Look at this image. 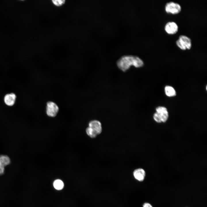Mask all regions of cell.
<instances>
[{
	"label": "cell",
	"mask_w": 207,
	"mask_h": 207,
	"mask_svg": "<svg viewBox=\"0 0 207 207\" xmlns=\"http://www.w3.org/2000/svg\"><path fill=\"white\" fill-rule=\"evenodd\" d=\"M117 66L121 70L125 72L131 66L139 68L144 65L143 61L137 56L132 55H124L120 57L117 60Z\"/></svg>",
	"instance_id": "6da1fadb"
},
{
	"label": "cell",
	"mask_w": 207,
	"mask_h": 207,
	"mask_svg": "<svg viewBox=\"0 0 207 207\" xmlns=\"http://www.w3.org/2000/svg\"><path fill=\"white\" fill-rule=\"evenodd\" d=\"M176 43L177 46L183 50H189L192 46L191 39L185 35H180L176 41Z\"/></svg>",
	"instance_id": "7a4b0ae2"
},
{
	"label": "cell",
	"mask_w": 207,
	"mask_h": 207,
	"mask_svg": "<svg viewBox=\"0 0 207 207\" xmlns=\"http://www.w3.org/2000/svg\"><path fill=\"white\" fill-rule=\"evenodd\" d=\"M181 7L179 4L173 1H170L166 3L165 6V10L168 14H176L181 11Z\"/></svg>",
	"instance_id": "3957f363"
},
{
	"label": "cell",
	"mask_w": 207,
	"mask_h": 207,
	"mask_svg": "<svg viewBox=\"0 0 207 207\" xmlns=\"http://www.w3.org/2000/svg\"><path fill=\"white\" fill-rule=\"evenodd\" d=\"M59 108L58 106L52 101H48L46 104V112L47 115L51 117H55L57 114Z\"/></svg>",
	"instance_id": "277c9868"
},
{
	"label": "cell",
	"mask_w": 207,
	"mask_h": 207,
	"mask_svg": "<svg viewBox=\"0 0 207 207\" xmlns=\"http://www.w3.org/2000/svg\"><path fill=\"white\" fill-rule=\"evenodd\" d=\"M164 28L165 32L168 34L171 35L176 34L178 30L177 24L172 21L167 22L165 25Z\"/></svg>",
	"instance_id": "5b68a950"
},
{
	"label": "cell",
	"mask_w": 207,
	"mask_h": 207,
	"mask_svg": "<svg viewBox=\"0 0 207 207\" xmlns=\"http://www.w3.org/2000/svg\"><path fill=\"white\" fill-rule=\"evenodd\" d=\"M89 127H90L97 135L100 134L102 132L101 124L98 120H93L90 121L89 123Z\"/></svg>",
	"instance_id": "8992f818"
},
{
	"label": "cell",
	"mask_w": 207,
	"mask_h": 207,
	"mask_svg": "<svg viewBox=\"0 0 207 207\" xmlns=\"http://www.w3.org/2000/svg\"><path fill=\"white\" fill-rule=\"evenodd\" d=\"M156 112L159 114L162 122H165L168 119V113L166 108L163 106H158L156 108Z\"/></svg>",
	"instance_id": "52a82bcc"
},
{
	"label": "cell",
	"mask_w": 207,
	"mask_h": 207,
	"mask_svg": "<svg viewBox=\"0 0 207 207\" xmlns=\"http://www.w3.org/2000/svg\"><path fill=\"white\" fill-rule=\"evenodd\" d=\"M133 174L135 179L139 181L142 182L145 179L146 173L143 169L140 168L135 169L133 172Z\"/></svg>",
	"instance_id": "ba28073f"
},
{
	"label": "cell",
	"mask_w": 207,
	"mask_h": 207,
	"mask_svg": "<svg viewBox=\"0 0 207 207\" xmlns=\"http://www.w3.org/2000/svg\"><path fill=\"white\" fill-rule=\"evenodd\" d=\"M16 95L14 93L6 94L4 98V101L5 103L8 106H13L15 102Z\"/></svg>",
	"instance_id": "9c48e42d"
},
{
	"label": "cell",
	"mask_w": 207,
	"mask_h": 207,
	"mask_svg": "<svg viewBox=\"0 0 207 207\" xmlns=\"http://www.w3.org/2000/svg\"><path fill=\"white\" fill-rule=\"evenodd\" d=\"M166 95L169 97H173L176 95V92L174 88L170 86H166L164 88Z\"/></svg>",
	"instance_id": "30bf717a"
},
{
	"label": "cell",
	"mask_w": 207,
	"mask_h": 207,
	"mask_svg": "<svg viewBox=\"0 0 207 207\" xmlns=\"http://www.w3.org/2000/svg\"><path fill=\"white\" fill-rule=\"evenodd\" d=\"M10 161L9 158L7 156H0V164L4 166L8 165L10 163Z\"/></svg>",
	"instance_id": "8fae6325"
},
{
	"label": "cell",
	"mask_w": 207,
	"mask_h": 207,
	"mask_svg": "<svg viewBox=\"0 0 207 207\" xmlns=\"http://www.w3.org/2000/svg\"><path fill=\"white\" fill-rule=\"evenodd\" d=\"M53 185L55 189L60 190L62 189L63 188L64 184L62 180L60 179H57L54 181Z\"/></svg>",
	"instance_id": "7c38bea8"
},
{
	"label": "cell",
	"mask_w": 207,
	"mask_h": 207,
	"mask_svg": "<svg viewBox=\"0 0 207 207\" xmlns=\"http://www.w3.org/2000/svg\"><path fill=\"white\" fill-rule=\"evenodd\" d=\"M86 131L87 134L91 138H95L97 136V135L89 126L87 128Z\"/></svg>",
	"instance_id": "4fadbf2b"
},
{
	"label": "cell",
	"mask_w": 207,
	"mask_h": 207,
	"mask_svg": "<svg viewBox=\"0 0 207 207\" xmlns=\"http://www.w3.org/2000/svg\"><path fill=\"white\" fill-rule=\"evenodd\" d=\"M53 3L57 6H60L64 4L65 1L64 0H53Z\"/></svg>",
	"instance_id": "5bb4252c"
},
{
	"label": "cell",
	"mask_w": 207,
	"mask_h": 207,
	"mask_svg": "<svg viewBox=\"0 0 207 207\" xmlns=\"http://www.w3.org/2000/svg\"><path fill=\"white\" fill-rule=\"evenodd\" d=\"M154 120L158 123L162 122L160 116L158 113L156 112L154 113L153 116Z\"/></svg>",
	"instance_id": "9a60e30c"
},
{
	"label": "cell",
	"mask_w": 207,
	"mask_h": 207,
	"mask_svg": "<svg viewBox=\"0 0 207 207\" xmlns=\"http://www.w3.org/2000/svg\"><path fill=\"white\" fill-rule=\"evenodd\" d=\"M5 170V166L0 164V175L3 174Z\"/></svg>",
	"instance_id": "2e32d148"
},
{
	"label": "cell",
	"mask_w": 207,
	"mask_h": 207,
	"mask_svg": "<svg viewBox=\"0 0 207 207\" xmlns=\"http://www.w3.org/2000/svg\"><path fill=\"white\" fill-rule=\"evenodd\" d=\"M143 207H153L150 203L147 202L145 203L143 205Z\"/></svg>",
	"instance_id": "e0dca14e"
}]
</instances>
